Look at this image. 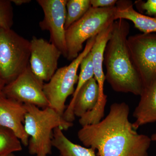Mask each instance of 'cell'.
Returning <instances> with one entry per match:
<instances>
[{"label":"cell","instance_id":"obj_9","mask_svg":"<svg viewBox=\"0 0 156 156\" xmlns=\"http://www.w3.org/2000/svg\"><path fill=\"white\" fill-rule=\"evenodd\" d=\"M44 12L43 20L39 23L42 30L49 31L50 43L58 48L62 55L67 58L65 23L67 0H37Z\"/></svg>","mask_w":156,"mask_h":156},{"label":"cell","instance_id":"obj_3","mask_svg":"<svg viewBox=\"0 0 156 156\" xmlns=\"http://www.w3.org/2000/svg\"><path fill=\"white\" fill-rule=\"evenodd\" d=\"M25 105L27 112L24 126L29 136V153L35 156H48L52 153L54 129L59 128L67 130L73 124L66 122L49 107L41 109L33 105Z\"/></svg>","mask_w":156,"mask_h":156},{"label":"cell","instance_id":"obj_23","mask_svg":"<svg viewBox=\"0 0 156 156\" xmlns=\"http://www.w3.org/2000/svg\"><path fill=\"white\" fill-rule=\"evenodd\" d=\"M11 2L14 3L16 5L20 6L23 4L30 2V0H12Z\"/></svg>","mask_w":156,"mask_h":156},{"label":"cell","instance_id":"obj_18","mask_svg":"<svg viewBox=\"0 0 156 156\" xmlns=\"http://www.w3.org/2000/svg\"><path fill=\"white\" fill-rule=\"evenodd\" d=\"M21 142L13 131L0 125V156L22 151Z\"/></svg>","mask_w":156,"mask_h":156},{"label":"cell","instance_id":"obj_25","mask_svg":"<svg viewBox=\"0 0 156 156\" xmlns=\"http://www.w3.org/2000/svg\"><path fill=\"white\" fill-rule=\"evenodd\" d=\"M151 141H155L156 142V132L151 135Z\"/></svg>","mask_w":156,"mask_h":156},{"label":"cell","instance_id":"obj_13","mask_svg":"<svg viewBox=\"0 0 156 156\" xmlns=\"http://www.w3.org/2000/svg\"><path fill=\"white\" fill-rule=\"evenodd\" d=\"M140 100L133 112L136 121L132 123L134 130L140 126L156 122V80L144 88Z\"/></svg>","mask_w":156,"mask_h":156},{"label":"cell","instance_id":"obj_11","mask_svg":"<svg viewBox=\"0 0 156 156\" xmlns=\"http://www.w3.org/2000/svg\"><path fill=\"white\" fill-rule=\"evenodd\" d=\"M27 112L24 104L3 95L0 96V125L13 131L25 146H28L29 140L24 126Z\"/></svg>","mask_w":156,"mask_h":156},{"label":"cell","instance_id":"obj_8","mask_svg":"<svg viewBox=\"0 0 156 156\" xmlns=\"http://www.w3.org/2000/svg\"><path fill=\"white\" fill-rule=\"evenodd\" d=\"M44 83L34 74L30 65L15 80L6 84L3 95L25 104L46 108L49 103L44 92Z\"/></svg>","mask_w":156,"mask_h":156},{"label":"cell","instance_id":"obj_4","mask_svg":"<svg viewBox=\"0 0 156 156\" xmlns=\"http://www.w3.org/2000/svg\"><path fill=\"white\" fill-rule=\"evenodd\" d=\"M116 7H91L87 13L66 30L67 59L72 61L83 51L85 41L96 37L115 21Z\"/></svg>","mask_w":156,"mask_h":156},{"label":"cell","instance_id":"obj_2","mask_svg":"<svg viewBox=\"0 0 156 156\" xmlns=\"http://www.w3.org/2000/svg\"><path fill=\"white\" fill-rule=\"evenodd\" d=\"M130 28V24L125 20H117L113 23L104 55L105 80L115 92L140 96L144 86L128 48Z\"/></svg>","mask_w":156,"mask_h":156},{"label":"cell","instance_id":"obj_1","mask_svg":"<svg viewBox=\"0 0 156 156\" xmlns=\"http://www.w3.org/2000/svg\"><path fill=\"white\" fill-rule=\"evenodd\" d=\"M129 113L126 102L112 104L99 123L82 126L78 138L86 147L97 150L98 156H148L151 137L134 130Z\"/></svg>","mask_w":156,"mask_h":156},{"label":"cell","instance_id":"obj_21","mask_svg":"<svg viewBox=\"0 0 156 156\" xmlns=\"http://www.w3.org/2000/svg\"><path fill=\"white\" fill-rule=\"evenodd\" d=\"M134 5L139 13L156 18V0H138L134 2Z\"/></svg>","mask_w":156,"mask_h":156},{"label":"cell","instance_id":"obj_16","mask_svg":"<svg viewBox=\"0 0 156 156\" xmlns=\"http://www.w3.org/2000/svg\"><path fill=\"white\" fill-rule=\"evenodd\" d=\"M63 130L56 128L53 131L52 146L62 156H97L95 150L74 143L64 135Z\"/></svg>","mask_w":156,"mask_h":156},{"label":"cell","instance_id":"obj_24","mask_svg":"<svg viewBox=\"0 0 156 156\" xmlns=\"http://www.w3.org/2000/svg\"><path fill=\"white\" fill-rule=\"evenodd\" d=\"M5 85V83L0 78V96L3 95V90Z\"/></svg>","mask_w":156,"mask_h":156},{"label":"cell","instance_id":"obj_6","mask_svg":"<svg viewBox=\"0 0 156 156\" xmlns=\"http://www.w3.org/2000/svg\"><path fill=\"white\" fill-rule=\"evenodd\" d=\"M30 43L12 29L0 28V78L11 83L29 65Z\"/></svg>","mask_w":156,"mask_h":156},{"label":"cell","instance_id":"obj_26","mask_svg":"<svg viewBox=\"0 0 156 156\" xmlns=\"http://www.w3.org/2000/svg\"><path fill=\"white\" fill-rule=\"evenodd\" d=\"M1 156H15L14 153L4 155Z\"/></svg>","mask_w":156,"mask_h":156},{"label":"cell","instance_id":"obj_12","mask_svg":"<svg viewBox=\"0 0 156 156\" xmlns=\"http://www.w3.org/2000/svg\"><path fill=\"white\" fill-rule=\"evenodd\" d=\"M100 97V91L94 77L87 81L80 89L75 97L72 98L66 108L63 118L66 122L73 123L75 117L81 118L96 106Z\"/></svg>","mask_w":156,"mask_h":156},{"label":"cell","instance_id":"obj_5","mask_svg":"<svg viewBox=\"0 0 156 156\" xmlns=\"http://www.w3.org/2000/svg\"><path fill=\"white\" fill-rule=\"evenodd\" d=\"M96 37L87 41L83 51L68 66L58 68L50 81L44 84V92L49 103V107L63 117L66 109L67 98L73 94L74 86L78 82V69L82 59L91 51Z\"/></svg>","mask_w":156,"mask_h":156},{"label":"cell","instance_id":"obj_22","mask_svg":"<svg viewBox=\"0 0 156 156\" xmlns=\"http://www.w3.org/2000/svg\"><path fill=\"white\" fill-rule=\"evenodd\" d=\"M116 0H90L91 5L93 8H106L115 7Z\"/></svg>","mask_w":156,"mask_h":156},{"label":"cell","instance_id":"obj_10","mask_svg":"<svg viewBox=\"0 0 156 156\" xmlns=\"http://www.w3.org/2000/svg\"><path fill=\"white\" fill-rule=\"evenodd\" d=\"M30 43L31 69L40 81L48 82L58 69L61 52L55 45L43 38L34 36Z\"/></svg>","mask_w":156,"mask_h":156},{"label":"cell","instance_id":"obj_15","mask_svg":"<svg viewBox=\"0 0 156 156\" xmlns=\"http://www.w3.org/2000/svg\"><path fill=\"white\" fill-rule=\"evenodd\" d=\"M116 7L115 20H128L133 22L134 27L143 34L156 33V18L135 11L131 1H118Z\"/></svg>","mask_w":156,"mask_h":156},{"label":"cell","instance_id":"obj_14","mask_svg":"<svg viewBox=\"0 0 156 156\" xmlns=\"http://www.w3.org/2000/svg\"><path fill=\"white\" fill-rule=\"evenodd\" d=\"M113 23L96 36L95 43L90 51L92 54V64L94 68V77L99 87V100L101 102L105 101L107 98V96L105 94L104 91L105 80L103 70L104 55L107 44L110 37Z\"/></svg>","mask_w":156,"mask_h":156},{"label":"cell","instance_id":"obj_7","mask_svg":"<svg viewBox=\"0 0 156 156\" xmlns=\"http://www.w3.org/2000/svg\"><path fill=\"white\" fill-rule=\"evenodd\" d=\"M128 48L144 88L156 80V33L140 34L128 37Z\"/></svg>","mask_w":156,"mask_h":156},{"label":"cell","instance_id":"obj_20","mask_svg":"<svg viewBox=\"0 0 156 156\" xmlns=\"http://www.w3.org/2000/svg\"><path fill=\"white\" fill-rule=\"evenodd\" d=\"M14 11L11 0H0V28L11 29Z\"/></svg>","mask_w":156,"mask_h":156},{"label":"cell","instance_id":"obj_17","mask_svg":"<svg viewBox=\"0 0 156 156\" xmlns=\"http://www.w3.org/2000/svg\"><path fill=\"white\" fill-rule=\"evenodd\" d=\"M92 7L90 0H68L66 5V14L65 29L83 17Z\"/></svg>","mask_w":156,"mask_h":156},{"label":"cell","instance_id":"obj_27","mask_svg":"<svg viewBox=\"0 0 156 156\" xmlns=\"http://www.w3.org/2000/svg\"><path fill=\"white\" fill-rule=\"evenodd\" d=\"M59 156H62L61 155H59Z\"/></svg>","mask_w":156,"mask_h":156},{"label":"cell","instance_id":"obj_19","mask_svg":"<svg viewBox=\"0 0 156 156\" xmlns=\"http://www.w3.org/2000/svg\"><path fill=\"white\" fill-rule=\"evenodd\" d=\"M80 66V72L77 83L76 88L73 94L72 98L75 97L79 90L87 81L94 77V68L92 64V56L91 52H89L82 59Z\"/></svg>","mask_w":156,"mask_h":156}]
</instances>
